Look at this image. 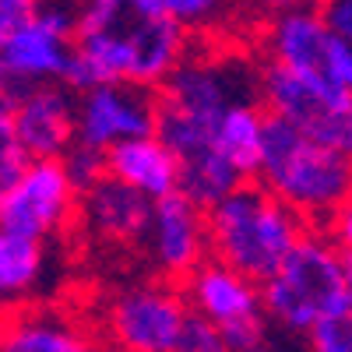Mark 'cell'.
Instances as JSON below:
<instances>
[{"mask_svg": "<svg viewBox=\"0 0 352 352\" xmlns=\"http://www.w3.org/2000/svg\"><path fill=\"white\" fill-rule=\"evenodd\" d=\"M141 250L148 257L155 278L184 285L201 264L212 261L208 212L194 204L187 194H169L155 201Z\"/></svg>", "mask_w": 352, "mask_h": 352, "instance_id": "obj_11", "label": "cell"}, {"mask_svg": "<svg viewBox=\"0 0 352 352\" xmlns=\"http://www.w3.org/2000/svg\"><path fill=\"white\" fill-rule=\"evenodd\" d=\"M155 4L194 36V32H215L229 18V8L236 0H155Z\"/></svg>", "mask_w": 352, "mask_h": 352, "instance_id": "obj_20", "label": "cell"}, {"mask_svg": "<svg viewBox=\"0 0 352 352\" xmlns=\"http://www.w3.org/2000/svg\"><path fill=\"white\" fill-rule=\"evenodd\" d=\"M106 166L113 180L134 187L148 201L180 194V159L173 155V148L159 134L116 144V148L106 152Z\"/></svg>", "mask_w": 352, "mask_h": 352, "instance_id": "obj_16", "label": "cell"}, {"mask_svg": "<svg viewBox=\"0 0 352 352\" xmlns=\"http://www.w3.org/2000/svg\"><path fill=\"white\" fill-rule=\"evenodd\" d=\"M159 127V92L138 85H99L78 96V144L109 152Z\"/></svg>", "mask_w": 352, "mask_h": 352, "instance_id": "obj_13", "label": "cell"}, {"mask_svg": "<svg viewBox=\"0 0 352 352\" xmlns=\"http://www.w3.org/2000/svg\"><path fill=\"white\" fill-rule=\"evenodd\" d=\"M78 204L64 162H32L14 187L0 190V236L50 243L78 226Z\"/></svg>", "mask_w": 352, "mask_h": 352, "instance_id": "obj_9", "label": "cell"}, {"mask_svg": "<svg viewBox=\"0 0 352 352\" xmlns=\"http://www.w3.org/2000/svg\"><path fill=\"white\" fill-rule=\"evenodd\" d=\"M264 314L285 335H303L349 300L345 254L328 240L324 229H310L285 264L261 282Z\"/></svg>", "mask_w": 352, "mask_h": 352, "instance_id": "obj_4", "label": "cell"}, {"mask_svg": "<svg viewBox=\"0 0 352 352\" xmlns=\"http://www.w3.org/2000/svg\"><path fill=\"white\" fill-rule=\"evenodd\" d=\"M67 176H71V184L78 194H88L96 184H102L106 176H109V166H106V152L99 148H88V144H74V148L60 159Z\"/></svg>", "mask_w": 352, "mask_h": 352, "instance_id": "obj_22", "label": "cell"}, {"mask_svg": "<svg viewBox=\"0 0 352 352\" xmlns=\"http://www.w3.org/2000/svg\"><path fill=\"white\" fill-rule=\"evenodd\" d=\"M324 232H328V240L349 257L352 254V194L345 197V204L331 215V222L324 226Z\"/></svg>", "mask_w": 352, "mask_h": 352, "instance_id": "obj_26", "label": "cell"}, {"mask_svg": "<svg viewBox=\"0 0 352 352\" xmlns=\"http://www.w3.org/2000/svg\"><path fill=\"white\" fill-rule=\"evenodd\" d=\"M307 352H352V296L307 331Z\"/></svg>", "mask_w": 352, "mask_h": 352, "instance_id": "obj_21", "label": "cell"}, {"mask_svg": "<svg viewBox=\"0 0 352 352\" xmlns=\"http://www.w3.org/2000/svg\"><path fill=\"white\" fill-rule=\"evenodd\" d=\"M173 352H232V345H229L222 328H215L212 320L190 314L187 324H184V335H180V342H176Z\"/></svg>", "mask_w": 352, "mask_h": 352, "instance_id": "obj_23", "label": "cell"}, {"mask_svg": "<svg viewBox=\"0 0 352 352\" xmlns=\"http://www.w3.org/2000/svg\"><path fill=\"white\" fill-rule=\"evenodd\" d=\"M261 106L268 109V116L296 127L310 141L352 159V96L345 88L261 64Z\"/></svg>", "mask_w": 352, "mask_h": 352, "instance_id": "obj_7", "label": "cell"}, {"mask_svg": "<svg viewBox=\"0 0 352 352\" xmlns=\"http://www.w3.org/2000/svg\"><path fill=\"white\" fill-rule=\"evenodd\" d=\"M184 296H187V307L190 314L212 320L215 328H236V324H247V320H257V317H268L264 314V292H261V282L240 275L236 268H229L222 261H208L180 285Z\"/></svg>", "mask_w": 352, "mask_h": 352, "instance_id": "obj_15", "label": "cell"}, {"mask_svg": "<svg viewBox=\"0 0 352 352\" xmlns=\"http://www.w3.org/2000/svg\"><path fill=\"white\" fill-rule=\"evenodd\" d=\"M236 4H243L247 11H257L264 18H272V14H282V11H292V8H303V4H310V0H236Z\"/></svg>", "mask_w": 352, "mask_h": 352, "instance_id": "obj_27", "label": "cell"}, {"mask_svg": "<svg viewBox=\"0 0 352 352\" xmlns=\"http://www.w3.org/2000/svg\"><path fill=\"white\" fill-rule=\"evenodd\" d=\"M268 120L272 116L261 106V99L236 102L219 120V152L247 184H254L261 173L264 144H268Z\"/></svg>", "mask_w": 352, "mask_h": 352, "instance_id": "obj_18", "label": "cell"}, {"mask_svg": "<svg viewBox=\"0 0 352 352\" xmlns=\"http://www.w3.org/2000/svg\"><path fill=\"white\" fill-rule=\"evenodd\" d=\"M0 124L32 162H60L78 144V96L67 85H4Z\"/></svg>", "mask_w": 352, "mask_h": 352, "instance_id": "obj_10", "label": "cell"}, {"mask_svg": "<svg viewBox=\"0 0 352 352\" xmlns=\"http://www.w3.org/2000/svg\"><path fill=\"white\" fill-rule=\"evenodd\" d=\"M257 184L289 204L310 229H324L352 194V159L272 116Z\"/></svg>", "mask_w": 352, "mask_h": 352, "instance_id": "obj_3", "label": "cell"}, {"mask_svg": "<svg viewBox=\"0 0 352 352\" xmlns=\"http://www.w3.org/2000/svg\"><path fill=\"white\" fill-rule=\"evenodd\" d=\"M78 11L81 0H46L39 18L0 39V74L4 85H64L74 39H78Z\"/></svg>", "mask_w": 352, "mask_h": 352, "instance_id": "obj_8", "label": "cell"}, {"mask_svg": "<svg viewBox=\"0 0 352 352\" xmlns=\"http://www.w3.org/2000/svg\"><path fill=\"white\" fill-rule=\"evenodd\" d=\"M335 81L352 96V46H345L338 39V53H335Z\"/></svg>", "mask_w": 352, "mask_h": 352, "instance_id": "obj_28", "label": "cell"}, {"mask_svg": "<svg viewBox=\"0 0 352 352\" xmlns=\"http://www.w3.org/2000/svg\"><path fill=\"white\" fill-rule=\"evenodd\" d=\"M46 8V0H0V39L25 28L39 11Z\"/></svg>", "mask_w": 352, "mask_h": 352, "instance_id": "obj_24", "label": "cell"}, {"mask_svg": "<svg viewBox=\"0 0 352 352\" xmlns=\"http://www.w3.org/2000/svg\"><path fill=\"white\" fill-rule=\"evenodd\" d=\"M261 56L264 64L285 67L300 78L335 85V53H338V36L328 28L324 14L317 4H303L282 14H272L261 25Z\"/></svg>", "mask_w": 352, "mask_h": 352, "instance_id": "obj_12", "label": "cell"}, {"mask_svg": "<svg viewBox=\"0 0 352 352\" xmlns=\"http://www.w3.org/2000/svg\"><path fill=\"white\" fill-rule=\"evenodd\" d=\"M261 99V67L236 53H197L173 71L159 88V106L180 113L187 120L219 127L222 116L236 102Z\"/></svg>", "mask_w": 352, "mask_h": 352, "instance_id": "obj_6", "label": "cell"}, {"mask_svg": "<svg viewBox=\"0 0 352 352\" xmlns=\"http://www.w3.org/2000/svg\"><path fill=\"white\" fill-rule=\"evenodd\" d=\"M187 317L190 307L176 282H127L102 303V338L113 352H173Z\"/></svg>", "mask_w": 352, "mask_h": 352, "instance_id": "obj_5", "label": "cell"}, {"mask_svg": "<svg viewBox=\"0 0 352 352\" xmlns=\"http://www.w3.org/2000/svg\"><path fill=\"white\" fill-rule=\"evenodd\" d=\"M46 275V243L0 236V292L11 307H21Z\"/></svg>", "mask_w": 352, "mask_h": 352, "instance_id": "obj_19", "label": "cell"}, {"mask_svg": "<svg viewBox=\"0 0 352 352\" xmlns=\"http://www.w3.org/2000/svg\"><path fill=\"white\" fill-rule=\"evenodd\" d=\"M212 257L254 282H268L303 243L310 226L257 180L232 190L208 212Z\"/></svg>", "mask_w": 352, "mask_h": 352, "instance_id": "obj_2", "label": "cell"}, {"mask_svg": "<svg viewBox=\"0 0 352 352\" xmlns=\"http://www.w3.org/2000/svg\"><path fill=\"white\" fill-rule=\"evenodd\" d=\"M190 56V32L155 0H81L74 60L64 85L85 96L99 85L159 92Z\"/></svg>", "mask_w": 352, "mask_h": 352, "instance_id": "obj_1", "label": "cell"}, {"mask_svg": "<svg viewBox=\"0 0 352 352\" xmlns=\"http://www.w3.org/2000/svg\"><path fill=\"white\" fill-rule=\"evenodd\" d=\"M345 282H349V296H352V254L345 257Z\"/></svg>", "mask_w": 352, "mask_h": 352, "instance_id": "obj_29", "label": "cell"}, {"mask_svg": "<svg viewBox=\"0 0 352 352\" xmlns=\"http://www.w3.org/2000/svg\"><path fill=\"white\" fill-rule=\"evenodd\" d=\"M317 11L324 14L328 28L345 43L352 46V0H314Z\"/></svg>", "mask_w": 352, "mask_h": 352, "instance_id": "obj_25", "label": "cell"}, {"mask_svg": "<svg viewBox=\"0 0 352 352\" xmlns=\"http://www.w3.org/2000/svg\"><path fill=\"white\" fill-rule=\"evenodd\" d=\"M0 352H99L78 320L50 307H18L8 314Z\"/></svg>", "mask_w": 352, "mask_h": 352, "instance_id": "obj_17", "label": "cell"}, {"mask_svg": "<svg viewBox=\"0 0 352 352\" xmlns=\"http://www.w3.org/2000/svg\"><path fill=\"white\" fill-rule=\"evenodd\" d=\"M152 208H155V201L106 176L102 184L81 194L78 229L102 247H141L148 222H152Z\"/></svg>", "mask_w": 352, "mask_h": 352, "instance_id": "obj_14", "label": "cell"}]
</instances>
